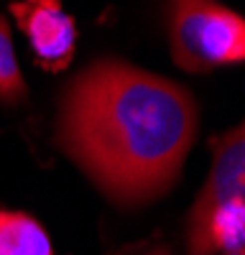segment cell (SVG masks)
I'll use <instances>...</instances> for the list:
<instances>
[{"instance_id": "cell-1", "label": "cell", "mask_w": 245, "mask_h": 255, "mask_svg": "<svg viewBox=\"0 0 245 255\" xmlns=\"http://www.w3.org/2000/svg\"><path fill=\"white\" fill-rule=\"evenodd\" d=\"M197 108L179 84L122 61H97L64 95L59 143L120 204L161 197L187 158Z\"/></svg>"}, {"instance_id": "cell-2", "label": "cell", "mask_w": 245, "mask_h": 255, "mask_svg": "<svg viewBox=\"0 0 245 255\" xmlns=\"http://www.w3.org/2000/svg\"><path fill=\"white\" fill-rule=\"evenodd\" d=\"M171 56L187 72L245 61V18L215 0H171Z\"/></svg>"}, {"instance_id": "cell-3", "label": "cell", "mask_w": 245, "mask_h": 255, "mask_svg": "<svg viewBox=\"0 0 245 255\" xmlns=\"http://www.w3.org/2000/svg\"><path fill=\"white\" fill-rule=\"evenodd\" d=\"M230 199H245V120L212 143V168L187 215V245L202 232L210 212Z\"/></svg>"}, {"instance_id": "cell-4", "label": "cell", "mask_w": 245, "mask_h": 255, "mask_svg": "<svg viewBox=\"0 0 245 255\" xmlns=\"http://www.w3.org/2000/svg\"><path fill=\"white\" fill-rule=\"evenodd\" d=\"M10 13L28 36L41 67L59 72L72 61L77 31L72 15L61 8V0H18L10 5Z\"/></svg>"}, {"instance_id": "cell-5", "label": "cell", "mask_w": 245, "mask_h": 255, "mask_svg": "<svg viewBox=\"0 0 245 255\" xmlns=\"http://www.w3.org/2000/svg\"><path fill=\"white\" fill-rule=\"evenodd\" d=\"M215 250L245 253V199L215 207L202 232L187 245L189 255H212Z\"/></svg>"}, {"instance_id": "cell-6", "label": "cell", "mask_w": 245, "mask_h": 255, "mask_svg": "<svg viewBox=\"0 0 245 255\" xmlns=\"http://www.w3.org/2000/svg\"><path fill=\"white\" fill-rule=\"evenodd\" d=\"M0 255H51V243L33 217L0 212Z\"/></svg>"}, {"instance_id": "cell-7", "label": "cell", "mask_w": 245, "mask_h": 255, "mask_svg": "<svg viewBox=\"0 0 245 255\" xmlns=\"http://www.w3.org/2000/svg\"><path fill=\"white\" fill-rule=\"evenodd\" d=\"M26 97V84L20 79L18 61L10 41V28L5 18H0V100L3 102H18Z\"/></svg>"}, {"instance_id": "cell-8", "label": "cell", "mask_w": 245, "mask_h": 255, "mask_svg": "<svg viewBox=\"0 0 245 255\" xmlns=\"http://www.w3.org/2000/svg\"><path fill=\"white\" fill-rule=\"evenodd\" d=\"M151 255H166V253H163V250H156V253H151Z\"/></svg>"}, {"instance_id": "cell-9", "label": "cell", "mask_w": 245, "mask_h": 255, "mask_svg": "<svg viewBox=\"0 0 245 255\" xmlns=\"http://www.w3.org/2000/svg\"><path fill=\"white\" fill-rule=\"evenodd\" d=\"M228 255H245V253H228Z\"/></svg>"}]
</instances>
